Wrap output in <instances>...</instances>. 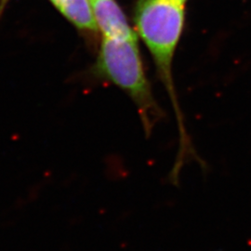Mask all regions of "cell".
<instances>
[{
	"instance_id": "8992f818",
	"label": "cell",
	"mask_w": 251,
	"mask_h": 251,
	"mask_svg": "<svg viewBox=\"0 0 251 251\" xmlns=\"http://www.w3.org/2000/svg\"><path fill=\"white\" fill-rule=\"evenodd\" d=\"M178 1H179V2H180V3H181V4H183V5H185V4H186V2H187V1H188V0H178Z\"/></svg>"
},
{
	"instance_id": "6da1fadb",
	"label": "cell",
	"mask_w": 251,
	"mask_h": 251,
	"mask_svg": "<svg viewBox=\"0 0 251 251\" xmlns=\"http://www.w3.org/2000/svg\"><path fill=\"white\" fill-rule=\"evenodd\" d=\"M185 5L178 0H136L135 28L148 48L157 74L170 95L179 131V150L175 166L182 168L188 160L202 164L183 122L173 82V58L185 25Z\"/></svg>"
},
{
	"instance_id": "3957f363",
	"label": "cell",
	"mask_w": 251,
	"mask_h": 251,
	"mask_svg": "<svg viewBox=\"0 0 251 251\" xmlns=\"http://www.w3.org/2000/svg\"><path fill=\"white\" fill-rule=\"evenodd\" d=\"M96 25L103 37L119 40L138 39L116 0H90Z\"/></svg>"
},
{
	"instance_id": "5b68a950",
	"label": "cell",
	"mask_w": 251,
	"mask_h": 251,
	"mask_svg": "<svg viewBox=\"0 0 251 251\" xmlns=\"http://www.w3.org/2000/svg\"><path fill=\"white\" fill-rule=\"evenodd\" d=\"M9 0H0V18L4 12V9H6Z\"/></svg>"
},
{
	"instance_id": "7a4b0ae2",
	"label": "cell",
	"mask_w": 251,
	"mask_h": 251,
	"mask_svg": "<svg viewBox=\"0 0 251 251\" xmlns=\"http://www.w3.org/2000/svg\"><path fill=\"white\" fill-rule=\"evenodd\" d=\"M97 71L133 99L148 131L162 116L152 94L140 55L138 39L119 40L102 38L97 60Z\"/></svg>"
},
{
	"instance_id": "277c9868",
	"label": "cell",
	"mask_w": 251,
	"mask_h": 251,
	"mask_svg": "<svg viewBox=\"0 0 251 251\" xmlns=\"http://www.w3.org/2000/svg\"><path fill=\"white\" fill-rule=\"evenodd\" d=\"M58 11L82 31L96 32L98 27L90 0H50Z\"/></svg>"
}]
</instances>
